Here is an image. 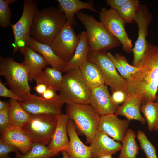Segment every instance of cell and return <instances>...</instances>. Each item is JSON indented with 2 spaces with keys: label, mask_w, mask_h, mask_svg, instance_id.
<instances>
[{
  "label": "cell",
  "mask_w": 158,
  "mask_h": 158,
  "mask_svg": "<svg viewBox=\"0 0 158 158\" xmlns=\"http://www.w3.org/2000/svg\"><path fill=\"white\" fill-rule=\"evenodd\" d=\"M137 67L139 69L127 80V94L138 96L142 105L155 102L158 87V45L147 41L145 52Z\"/></svg>",
  "instance_id": "1"
},
{
  "label": "cell",
  "mask_w": 158,
  "mask_h": 158,
  "mask_svg": "<svg viewBox=\"0 0 158 158\" xmlns=\"http://www.w3.org/2000/svg\"><path fill=\"white\" fill-rule=\"evenodd\" d=\"M66 21L64 14L58 7L38 10L33 18L30 37L39 43L50 45Z\"/></svg>",
  "instance_id": "2"
},
{
  "label": "cell",
  "mask_w": 158,
  "mask_h": 158,
  "mask_svg": "<svg viewBox=\"0 0 158 158\" xmlns=\"http://www.w3.org/2000/svg\"><path fill=\"white\" fill-rule=\"evenodd\" d=\"M86 29L90 51L106 52L120 46V41L112 36L100 22L89 14L79 11L75 15Z\"/></svg>",
  "instance_id": "3"
},
{
  "label": "cell",
  "mask_w": 158,
  "mask_h": 158,
  "mask_svg": "<svg viewBox=\"0 0 158 158\" xmlns=\"http://www.w3.org/2000/svg\"><path fill=\"white\" fill-rule=\"evenodd\" d=\"M0 75L4 77L10 89L24 100L33 95L28 72L22 63L16 61L12 57L1 56Z\"/></svg>",
  "instance_id": "4"
},
{
  "label": "cell",
  "mask_w": 158,
  "mask_h": 158,
  "mask_svg": "<svg viewBox=\"0 0 158 158\" xmlns=\"http://www.w3.org/2000/svg\"><path fill=\"white\" fill-rule=\"evenodd\" d=\"M66 114L90 144L98 130L100 115L90 104H66Z\"/></svg>",
  "instance_id": "5"
},
{
  "label": "cell",
  "mask_w": 158,
  "mask_h": 158,
  "mask_svg": "<svg viewBox=\"0 0 158 158\" xmlns=\"http://www.w3.org/2000/svg\"><path fill=\"white\" fill-rule=\"evenodd\" d=\"M59 95L64 103L90 104L91 90L79 69L70 70L63 75Z\"/></svg>",
  "instance_id": "6"
},
{
  "label": "cell",
  "mask_w": 158,
  "mask_h": 158,
  "mask_svg": "<svg viewBox=\"0 0 158 158\" xmlns=\"http://www.w3.org/2000/svg\"><path fill=\"white\" fill-rule=\"evenodd\" d=\"M30 115L31 120L21 128L23 131L32 142L48 145L51 141L56 127L57 115L39 114Z\"/></svg>",
  "instance_id": "7"
},
{
  "label": "cell",
  "mask_w": 158,
  "mask_h": 158,
  "mask_svg": "<svg viewBox=\"0 0 158 158\" xmlns=\"http://www.w3.org/2000/svg\"><path fill=\"white\" fill-rule=\"evenodd\" d=\"M87 60L99 67L102 75L104 84L110 87L112 92L121 90L127 93L128 86L127 80L118 73L106 52L90 51L87 55Z\"/></svg>",
  "instance_id": "8"
},
{
  "label": "cell",
  "mask_w": 158,
  "mask_h": 158,
  "mask_svg": "<svg viewBox=\"0 0 158 158\" xmlns=\"http://www.w3.org/2000/svg\"><path fill=\"white\" fill-rule=\"evenodd\" d=\"M38 2L34 0H24L21 16L11 26L14 36L13 52L15 53L19 49L25 46L30 38V32L34 16L38 10Z\"/></svg>",
  "instance_id": "9"
},
{
  "label": "cell",
  "mask_w": 158,
  "mask_h": 158,
  "mask_svg": "<svg viewBox=\"0 0 158 158\" xmlns=\"http://www.w3.org/2000/svg\"><path fill=\"white\" fill-rule=\"evenodd\" d=\"M99 16L100 22L109 32L121 42L123 51L126 53L132 52V40L125 29L126 23L119 16L116 11L102 8Z\"/></svg>",
  "instance_id": "10"
},
{
  "label": "cell",
  "mask_w": 158,
  "mask_h": 158,
  "mask_svg": "<svg viewBox=\"0 0 158 158\" xmlns=\"http://www.w3.org/2000/svg\"><path fill=\"white\" fill-rule=\"evenodd\" d=\"M152 15L147 6L140 4L133 18L138 27V37L132 49L133 59L132 66L137 67L146 51L148 26L152 21Z\"/></svg>",
  "instance_id": "11"
},
{
  "label": "cell",
  "mask_w": 158,
  "mask_h": 158,
  "mask_svg": "<svg viewBox=\"0 0 158 158\" xmlns=\"http://www.w3.org/2000/svg\"><path fill=\"white\" fill-rule=\"evenodd\" d=\"M79 40L73 26L66 21L50 46L54 53L66 63L73 57Z\"/></svg>",
  "instance_id": "12"
},
{
  "label": "cell",
  "mask_w": 158,
  "mask_h": 158,
  "mask_svg": "<svg viewBox=\"0 0 158 158\" xmlns=\"http://www.w3.org/2000/svg\"><path fill=\"white\" fill-rule=\"evenodd\" d=\"M64 103L61 98L48 100L35 95L20 102L22 107L30 115H58L62 113L61 108Z\"/></svg>",
  "instance_id": "13"
},
{
  "label": "cell",
  "mask_w": 158,
  "mask_h": 158,
  "mask_svg": "<svg viewBox=\"0 0 158 158\" xmlns=\"http://www.w3.org/2000/svg\"><path fill=\"white\" fill-rule=\"evenodd\" d=\"M130 121L119 118L115 114L101 116L98 130L115 140L121 142L128 129Z\"/></svg>",
  "instance_id": "14"
},
{
  "label": "cell",
  "mask_w": 158,
  "mask_h": 158,
  "mask_svg": "<svg viewBox=\"0 0 158 158\" xmlns=\"http://www.w3.org/2000/svg\"><path fill=\"white\" fill-rule=\"evenodd\" d=\"M90 104L100 116L115 114L119 106L113 102L104 84L91 90Z\"/></svg>",
  "instance_id": "15"
},
{
  "label": "cell",
  "mask_w": 158,
  "mask_h": 158,
  "mask_svg": "<svg viewBox=\"0 0 158 158\" xmlns=\"http://www.w3.org/2000/svg\"><path fill=\"white\" fill-rule=\"evenodd\" d=\"M92 158H98L105 154L112 155L120 151L121 144L97 130L90 143Z\"/></svg>",
  "instance_id": "16"
},
{
  "label": "cell",
  "mask_w": 158,
  "mask_h": 158,
  "mask_svg": "<svg viewBox=\"0 0 158 158\" xmlns=\"http://www.w3.org/2000/svg\"><path fill=\"white\" fill-rule=\"evenodd\" d=\"M18 51L24 56L22 63L27 71L29 81L32 82L48 64L40 54L27 45L20 48Z\"/></svg>",
  "instance_id": "17"
},
{
  "label": "cell",
  "mask_w": 158,
  "mask_h": 158,
  "mask_svg": "<svg viewBox=\"0 0 158 158\" xmlns=\"http://www.w3.org/2000/svg\"><path fill=\"white\" fill-rule=\"evenodd\" d=\"M67 129L69 139L68 147L64 150L71 158H92L90 146L85 145L82 142L76 132L75 124L70 118Z\"/></svg>",
  "instance_id": "18"
},
{
  "label": "cell",
  "mask_w": 158,
  "mask_h": 158,
  "mask_svg": "<svg viewBox=\"0 0 158 158\" xmlns=\"http://www.w3.org/2000/svg\"><path fill=\"white\" fill-rule=\"evenodd\" d=\"M57 123L51 141L48 147L51 151L59 153L65 150L69 142L67 126L68 119L66 114H61L57 115Z\"/></svg>",
  "instance_id": "19"
},
{
  "label": "cell",
  "mask_w": 158,
  "mask_h": 158,
  "mask_svg": "<svg viewBox=\"0 0 158 158\" xmlns=\"http://www.w3.org/2000/svg\"><path fill=\"white\" fill-rule=\"evenodd\" d=\"M141 105V99L138 96L133 93H128L124 102L119 106L115 114L117 116H123L130 121L137 120L145 124L146 120L140 112Z\"/></svg>",
  "instance_id": "20"
},
{
  "label": "cell",
  "mask_w": 158,
  "mask_h": 158,
  "mask_svg": "<svg viewBox=\"0 0 158 158\" xmlns=\"http://www.w3.org/2000/svg\"><path fill=\"white\" fill-rule=\"evenodd\" d=\"M79 40L72 58L66 62L62 73L72 70L79 69L81 65L87 61V55L90 51L86 31L78 34Z\"/></svg>",
  "instance_id": "21"
},
{
  "label": "cell",
  "mask_w": 158,
  "mask_h": 158,
  "mask_svg": "<svg viewBox=\"0 0 158 158\" xmlns=\"http://www.w3.org/2000/svg\"><path fill=\"white\" fill-rule=\"evenodd\" d=\"M58 8L64 14L66 21L73 26L77 24L74 17L75 14L80 10L86 9L95 12L97 11L94 7L93 0L84 2L79 0H57Z\"/></svg>",
  "instance_id": "22"
},
{
  "label": "cell",
  "mask_w": 158,
  "mask_h": 158,
  "mask_svg": "<svg viewBox=\"0 0 158 158\" xmlns=\"http://www.w3.org/2000/svg\"><path fill=\"white\" fill-rule=\"evenodd\" d=\"M1 138L6 142L17 147L23 154L31 149L33 143L21 128L13 126H10L3 132Z\"/></svg>",
  "instance_id": "23"
},
{
  "label": "cell",
  "mask_w": 158,
  "mask_h": 158,
  "mask_svg": "<svg viewBox=\"0 0 158 158\" xmlns=\"http://www.w3.org/2000/svg\"><path fill=\"white\" fill-rule=\"evenodd\" d=\"M26 45L40 54L44 59L48 65L62 73L66 62L54 53L50 45L39 43L31 37Z\"/></svg>",
  "instance_id": "24"
},
{
  "label": "cell",
  "mask_w": 158,
  "mask_h": 158,
  "mask_svg": "<svg viewBox=\"0 0 158 158\" xmlns=\"http://www.w3.org/2000/svg\"><path fill=\"white\" fill-rule=\"evenodd\" d=\"M79 70L84 80L91 90L104 84L99 68L93 63L87 60L81 65Z\"/></svg>",
  "instance_id": "25"
},
{
  "label": "cell",
  "mask_w": 158,
  "mask_h": 158,
  "mask_svg": "<svg viewBox=\"0 0 158 158\" xmlns=\"http://www.w3.org/2000/svg\"><path fill=\"white\" fill-rule=\"evenodd\" d=\"M62 72L51 67L45 68L35 78L37 83H41L56 91H59L62 83Z\"/></svg>",
  "instance_id": "26"
},
{
  "label": "cell",
  "mask_w": 158,
  "mask_h": 158,
  "mask_svg": "<svg viewBox=\"0 0 158 158\" xmlns=\"http://www.w3.org/2000/svg\"><path fill=\"white\" fill-rule=\"evenodd\" d=\"M9 103L10 126L21 128L30 121V115L24 110L17 100L10 99Z\"/></svg>",
  "instance_id": "27"
},
{
  "label": "cell",
  "mask_w": 158,
  "mask_h": 158,
  "mask_svg": "<svg viewBox=\"0 0 158 158\" xmlns=\"http://www.w3.org/2000/svg\"><path fill=\"white\" fill-rule=\"evenodd\" d=\"M137 135L131 129L129 128L121 141V147L118 158H136L140 147L135 138Z\"/></svg>",
  "instance_id": "28"
},
{
  "label": "cell",
  "mask_w": 158,
  "mask_h": 158,
  "mask_svg": "<svg viewBox=\"0 0 158 158\" xmlns=\"http://www.w3.org/2000/svg\"><path fill=\"white\" fill-rule=\"evenodd\" d=\"M15 153V158H50L59 153L50 150L46 145L38 142H33L31 149L25 154L18 151Z\"/></svg>",
  "instance_id": "29"
},
{
  "label": "cell",
  "mask_w": 158,
  "mask_h": 158,
  "mask_svg": "<svg viewBox=\"0 0 158 158\" xmlns=\"http://www.w3.org/2000/svg\"><path fill=\"white\" fill-rule=\"evenodd\" d=\"M140 111L143 113L147 124V128L150 131L158 130V103L148 102L142 105Z\"/></svg>",
  "instance_id": "30"
},
{
  "label": "cell",
  "mask_w": 158,
  "mask_h": 158,
  "mask_svg": "<svg viewBox=\"0 0 158 158\" xmlns=\"http://www.w3.org/2000/svg\"><path fill=\"white\" fill-rule=\"evenodd\" d=\"M140 4L138 0H128L116 11L119 16L126 23H132Z\"/></svg>",
  "instance_id": "31"
},
{
  "label": "cell",
  "mask_w": 158,
  "mask_h": 158,
  "mask_svg": "<svg viewBox=\"0 0 158 158\" xmlns=\"http://www.w3.org/2000/svg\"><path fill=\"white\" fill-rule=\"evenodd\" d=\"M137 138L139 143L140 148L143 151L146 158H157L155 147L149 140L143 131L138 130Z\"/></svg>",
  "instance_id": "32"
},
{
  "label": "cell",
  "mask_w": 158,
  "mask_h": 158,
  "mask_svg": "<svg viewBox=\"0 0 158 158\" xmlns=\"http://www.w3.org/2000/svg\"><path fill=\"white\" fill-rule=\"evenodd\" d=\"M16 0H0V26L6 28L11 26V13L9 4L15 2Z\"/></svg>",
  "instance_id": "33"
},
{
  "label": "cell",
  "mask_w": 158,
  "mask_h": 158,
  "mask_svg": "<svg viewBox=\"0 0 158 158\" xmlns=\"http://www.w3.org/2000/svg\"><path fill=\"white\" fill-rule=\"evenodd\" d=\"M10 126L9 103L3 109L0 111V130L2 133Z\"/></svg>",
  "instance_id": "34"
},
{
  "label": "cell",
  "mask_w": 158,
  "mask_h": 158,
  "mask_svg": "<svg viewBox=\"0 0 158 158\" xmlns=\"http://www.w3.org/2000/svg\"><path fill=\"white\" fill-rule=\"evenodd\" d=\"M19 150L16 147L0 139V158H11L9 153L11 152H16Z\"/></svg>",
  "instance_id": "35"
},
{
  "label": "cell",
  "mask_w": 158,
  "mask_h": 158,
  "mask_svg": "<svg viewBox=\"0 0 158 158\" xmlns=\"http://www.w3.org/2000/svg\"><path fill=\"white\" fill-rule=\"evenodd\" d=\"M114 56L118 62L131 75L134 74L139 69V67H134L129 64L126 58L121 54L117 53Z\"/></svg>",
  "instance_id": "36"
},
{
  "label": "cell",
  "mask_w": 158,
  "mask_h": 158,
  "mask_svg": "<svg viewBox=\"0 0 158 158\" xmlns=\"http://www.w3.org/2000/svg\"><path fill=\"white\" fill-rule=\"evenodd\" d=\"M108 57L111 59L114 64L116 69L119 72L121 75L124 79L128 80L131 77V75L123 67L115 58L114 56L110 52L107 53Z\"/></svg>",
  "instance_id": "37"
},
{
  "label": "cell",
  "mask_w": 158,
  "mask_h": 158,
  "mask_svg": "<svg viewBox=\"0 0 158 158\" xmlns=\"http://www.w3.org/2000/svg\"><path fill=\"white\" fill-rule=\"evenodd\" d=\"M0 96L1 97L9 98L20 102L24 101V100L15 94L10 89L7 88L0 80Z\"/></svg>",
  "instance_id": "38"
},
{
  "label": "cell",
  "mask_w": 158,
  "mask_h": 158,
  "mask_svg": "<svg viewBox=\"0 0 158 158\" xmlns=\"http://www.w3.org/2000/svg\"><path fill=\"white\" fill-rule=\"evenodd\" d=\"M127 94L121 90H117L112 92L111 97L113 102L116 104L123 103L125 100Z\"/></svg>",
  "instance_id": "39"
},
{
  "label": "cell",
  "mask_w": 158,
  "mask_h": 158,
  "mask_svg": "<svg viewBox=\"0 0 158 158\" xmlns=\"http://www.w3.org/2000/svg\"><path fill=\"white\" fill-rule=\"evenodd\" d=\"M56 91L51 88L48 87L45 91L41 95V97L48 100H55L60 98L59 95H58Z\"/></svg>",
  "instance_id": "40"
},
{
  "label": "cell",
  "mask_w": 158,
  "mask_h": 158,
  "mask_svg": "<svg viewBox=\"0 0 158 158\" xmlns=\"http://www.w3.org/2000/svg\"><path fill=\"white\" fill-rule=\"evenodd\" d=\"M128 0H107V4L111 6V8L117 10L128 1Z\"/></svg>",
  "instance_id": "41"
},
{
  "label": "cell",
  "mask_w": 158,
  "mask_h": 158,
  "mask_svg": "<svg viewBox=\"0 0 158 158\" xmlns=\"http://www.w3.org/2000/svg\"><path fill=\"white\" fill-rule=\"evenodd\" d=\"M48 87L45 84L41 83H37L34 89L35 91L38 94L42 95L46 90Z\"/></svg>",
  "instance_id": "42"
},
{
  "label": "cell",
  "mask_w": 158,
  "mask_h": 158,
  "mask_svg": "<svg viewBox=\"0 0 158 158\" xmlns=\"http://www.w3.org/2000/svg\"><path fill=\"white\" fill-rule=\"evenodd\" d=\"M8 104L9 103L6 102L1 100H0V111L4 109Z\"/></svg>",
  "instance_id": "43"
},
{
  "label": "cell",
  "mask_w": 158,
  "mask_h": 158,
  "mask_svg": "<svg viewBox=\"0 0 158 158\" xmlns=\"http://www.w3.org/2000/svg\"><path fill=\"white\" fill-rule=\"evenodd\" d=\"M61 152L63 155L62 158H71L69 155L66 151L63 150Z\"/></svg>",
  "instance_id": "44"
},
{
  "label": "cell",
  "mask_w": 158,
  "mask_h": 158,
  "mask_svg": "<svg viewBox=\"0 0 158 158\" xmlns=\"http://www.w3.org/2000/svg\"><path fill=\"white\" fill-rule=\"evenodd\" d=\"M98 158H113V157L111 155L105 154L101 156Z\"/></svg>",
  "instance_id": "45"
},
{
  "label": "cell",
  "mask_w": 158,
  "mask_h": 158,
  "mask_svg": "<svg viewBox=\"0 0 158 158\" xmlns=\"http://www.w3.org/2000/svg\"><path fill=\"white\" fill-rule=\"evenodd\" d=\"M155 102L158 103V95H156Z\"/></svg>",
  "instance_id": "46"
},
{
  "label": "cell",
  "mask_w": 158,
  "mask_h": 158,
  "mask_svg": "<svg viewBox=\"0 0 158 158\" xmlns=\"http://www.w3.org/2000/svg\"><path fill=\"white\" fill-rule=\"evenodd\" d=\"M157 93L158 92V88H157Z\"/></svg>",
  "instance_id": "47"
},
{
  "label": "cell",
  "mask_w": 158,
  "mask_h": 158,
  "mask_svg": "<svg viewBox=\"0 0 158 158\" xmlns=\"http://www.w3.org/2000/svg\"><path fill=\"white\" fill-rule=\"evenodd\" d=\"M157 134H158V130H157Z\"/></svg>",
  "instance_id": "48"
}]
</instances>
